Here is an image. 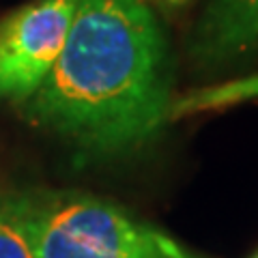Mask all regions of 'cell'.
Returning <instances> with one entry per match:
<instances>
[{
  "instance_id": "5",
  "label": "cell",
  "mask_w": 258,
  "mask_h": 258,
  "mask_svg": "<svg viewBox=\"0 0 258 258\" xmlns=\"http://www.w3.org/2000/svg\"><path fill=\"white\" fill-rule=\"evenodd\" d=\"M0 258H39L32 194L0 191Z\"/></svg>"
},
{
  "instance_id": "1",
  "label": "cell",
  "mask_w": 258,
  "mask_h": 258,
  "mask_svg": "<svg viewBox=\"0 0 258 258\" xmlns=\"http://www.w3.org/2000/svg\"><path fill=\"white\" fill-rule=\"evenodd\" d=\"M170 56L142 0H80L67 41L24 106L32 123L86 155L144 147L170 118Z\"/></svg>"
},
{
  "instance_id": "3",
  "label": "cell",
  "mask_w": 258,
  "mask_h": 258,
  "mask_svg": "<svg viewBox=\"0 0 258 258\" xmlns=\"http://www.w3.org/2000/svg\"><path fill=\"white\" fill-rule=\"evenodd\" d=\"M80 0H35L0 20V99L26 106L67 41Z\"/></svg>"
},
{
  "instance_id": "8",
  "label": "cell",
  "mask_w": 258,
  "mask_h": 258,
  "mask_svg": "<svg viewBox=\"0 0 258 258\" xmlns=\"http://www.w3.org/2000/svg\"><path fill=\"white\" fill-rule=\"evenodd\" d=\"M256 258H258V256H256Z\"/></svg>"
},
{
  "instance_id": "2",
  "label": "cell",
  "mask_w": 258,
  "mask_h": 258,
  "mask_svg": "<svg viewBox=\"0 0 258 258\" xmlns=\"http://www.w3.org/2000/svg\"><path fill=\"white\" fill-rule=\"evenodd\" d=\"M39 258H196L161 228L80 191L32 194Z\"/></svg>"
},
{
  "instance_id": "7",
  "label": "cell",
  "mask_w": 258,
  "mask_h": 258,
  "mask_svg": "<svg viewBox=\"0 0 258 258\" xmlns=\"http://www.w3.org/2000/svg\"><path fill=\"white\" fill-rule=\"evenodd\" d=\"M157 3H164V5H183L187 0H157Z\"/></svg>"
},
{
  "instance_id": "6",
  "label": "cell",
  "mask_w": 258,
  "mask_h": 258,
  "mask_svg": "<svg viewBox=\"0 0 258 258\" xmlns=\"http://www.w3.org/2000/svg\"><path fill=\"white\" fill-rule=\"evenodd\" d=\"M258 97V74L247 76L241 80H232V82H224L217 86H205L198 91H191L187 95L179 97L172 101L170 118H181L187 114H196V112L207 110H220L235 106L241 101H249Z\"/></svg>"
},
{
  "instance_id": "4",
  "label": "cell",
  "mask_w": 258,
  "mask_h": 258,
  "mask_svg": "<svg viewBox=\"0 0 258 258\" xmlns=\"http://www.w3.org/2000/svg\"><path fill=\"white\" fill-rule=\"evenodd\" d=\"M258 47V0H209L191 30L189 54L200 67H220Z\"/></svg>"
}]
</instances>
